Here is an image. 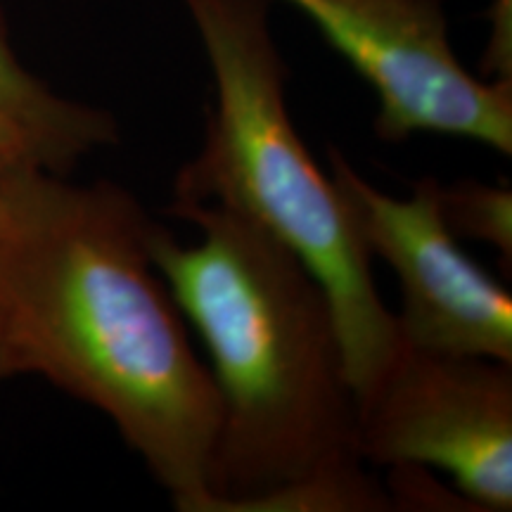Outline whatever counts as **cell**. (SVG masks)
Segmentation results:
<instances>
[{
    "instance_id": "cell-1",
    "label": "cell",
    "mask_w": 512,
    "mask_h": 512,
    "mask_svg": "<svg viewBox=\"0 0 512 512\" xmlns=\"http://www.w3.org/2000/svg\"><path fill=\"white\" fill-rule=\"evenodd\" d=\"M159 221L112 181L0 176V304L24 375L112 420L181 512H209L221 403L152 261Z\"/></svg>"
},
{
    "instance_id": "cell-2",
    "label": "cell",
    "mask_w": 512,
    "mask_h": 512,
    "mask_svg": "<svg viewBox=\"0 0 512 512\" xmlns=\"http://www.w3.org/2000/svg\"><path fill=\"white\" fill-rule=\"evenodd\" d=\"M200 230L159 223L152 261L211 361L221 418L209 512H264L273 498L363 475L356 394L330 299L302 259L240 211L174 204Z\"/></svg>"
},
{
    "instance_id": "cell-3",
    "label": "cell",
    "mask_w": 512,
    "mask_h": 512,
    "mask_svg": "<svg viewBox=\"0 0 512 512\" xmlns=\"http://www.w3.org/2000/svg\"><path fill=\"white\" fill-rule=\"evenodd\" d=\"M181 3L207 55L214 100L200 152L174 181V204L240 211L304 261L328 294L358 394L396 349V320L335 183L309 155L287 110L273 3Z\"/></svg>"
},
{
    "instance_id": "cell-4",
    "label": "cell",
    "mask_w": 512,
    "mask_h": 512,
    "mask_svg": "<svg viewBox=\"0 0 512 512\" xmlns=\"http://www.w3.org/2000/svg\"><path fill=\"white\" fill-rule=\"evenodd\" d=\"M366 465L437 467L475 510L512 508V366L396 342L356 394Z\"/></svg>"
},
{
    "instance_id": "cell-5",
    "label": "cell",
    "mask_w": 512,
    "mask_h": 512,
    "mask_svg": "<svg viewBox=\"0 0 512 512\" xmlns=\"http://www.w3.org/2000/svg\"><path fill=\"white\" fill-rule=\"evenodd\" d=\"M275 3V0H271ZM373 86L387 143L439 133L512 152V79L467 72L441 0H280Z\"/></svg>"
},
{
    "instance_id": "cell-6",
    "label": "cell",
    "mask_w": 512,
    "mask_h": 512,
    "mask_svg": "<svg viewBox=\"0 0 512 512\" xmlns=\"http://www.w3.org/2000/svg\"><path fill=\"white\" fill-rule=\"evenodd\" d=\"M328 166L363 249L399 278L394 320L401 342L512 366V297L441 221L437 178H420L411 197H394L370 185L332 145Z\"/></svg>"
},
{
    "instance_id": "cell-7",
    "label": "cell",
    "mask_w": 512,
    "mask_h": 512,
    "mask_svg": "<svg viewBox=\"0 0 512 512\" xmlns=\"http://www.w3.org/2000/svg\"><path fill=\"white\" fill-rule=\"evenodd\" d=\"M0 114L15 121L34 143L43 169L67 174L93 150L119 140L110 112L62 98L24 67L0 15Z\"/></svg>"
},
{
    "instance_id": "cell-8",
    "label": "cell",
    "mask_w": 512,
    "mask_h": 512,
    "mask_svg": "<svg viewBox=\"0 0 512 512\" xmlns=\"http://www.w3.org/2000/svg\"><path fill=\"white\" fill-rule=\"evenodd\" d=\"M441 221L458 240L486 242L512 259V192L503 185L456 181L437 185Z\"/></svg>"
},
{
    "instance_id": "cell-9",
    "label": "cell",
    "mask_w": 512,
    "mask_h": 512,
    "mask_svg": "<svg viewBox=\"0 0 512 512\" xmlns=\"http://www.w3.org/2000/svg\"><path fill=\"white\" fill-rule=\"evenodd\" d=\"M24 166H41L34 143L15 121L0 114V176L24 169Z\"/></svg>"
},
{
    "instance_id": "cell-10",
    "label": "cell",
    "mask_w": 512,
    "mask_h": 512,
    "mask_svg": "<svg viewBox=\"0 0 512 512\" xmlns=\"http://www.w3.org/2000/svg\"><path fill=\"white\" fill-rule=\"evenodd\" d=\"M17 375H24V368H22V361H19L15 342H12L10 337L8 318H5L3 304H0V384Z\"/></svg>"
}]
</instances>
